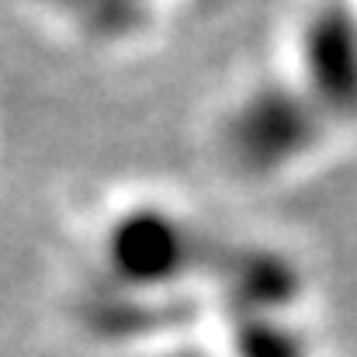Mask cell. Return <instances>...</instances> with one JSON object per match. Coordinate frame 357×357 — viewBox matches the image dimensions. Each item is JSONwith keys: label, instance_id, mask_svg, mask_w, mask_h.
<instances>
[{"label": "cell", "instance_id": "3", "mask_svg": "<svg viewBox=\"0 0 357 357\" xmlns=\"http://www.w3.org/2000/svg\"><path fill=\"white\" fill-rule=\"evenodd\" d=\"M333 121H357V10L347 0L316 3L298 31V77Z\"/></svg>", "mask_w": 357, "mask_h": 357}, {"label": "cell", "instance_id": "1", "mask_svg": "<svg viewBox=\"0 0 357 357\" xmlns=\"http://www.w3.org/2000/svg\"><path fill=\"white\" fill-rule=\"evenodd\" d=\"M330 125L298 80H264L246 87L222 112L215 149L239 181H278L319 149Z\"/></svg>", "mask_w": 357, "mask_h": 357}, {"label": "cell", "instance_id": "2", "mask_svg": "<svg viewBox=\"0 0 357 357\" xmlns=\"http://www.w3.org/2000/svg\"><path fill=\"white\" fill-rule=\"evenodd\" d=\"M212 243L195 219L163 202H135L115 212L101 233L105 274L132 291L181 288L208 267Z\"/></svg>", "mask_w": 357, "mask_h": 357}]
</instances>
